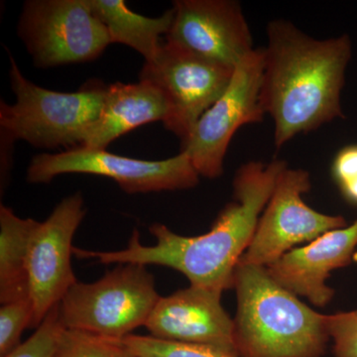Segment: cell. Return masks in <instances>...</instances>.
Returning a JSON list of instances; mask_svg holds the SVG:
<instances>
[{"mask_svg": "<svg viewBox=\"0 0 357 357\" xmlns=\"http://www.w3.org/2000/svg\"><path fill=\"white\" fill-rule=\"evenodd\" d=\"M311 187L307 171L288 167L282 171L239 262L268 267L298 244L347 227L344 217L319 213L305 203L303 195Z\"/></svg>", "mask_w": 357, "mask_h": 357, "instance_id": "30bf717a", "label": "cell"}, {"mask_svg": "<svg viewBox=\"0 0 357 357\" xmlns=\"http://www.w3.org/2000/svg\"><path fill=\"white\" fill-rule=\"evenodd\" d=\"M103 176L115 181L128 194L188 190L199 184L191 159L181 152L160 161H148L110 153L107 150L77 147L57 154H40L28 167L27 181L49 183L63 174Z\"/></svg>", "mask_w": 357, "mask_h": 357, "instance_id": "52a82bcc", "label": "cell"}, {"mask_svg": "<svg viewBox=\"0 0 357 357\" xmlns=\"http://www.w3.org/2000/svg\"><path fill=\"white\" fill-rule=\"evenodd\" d=\"M17 30L39 69L91 62L112 44L89 0L26 1Z\"/></svg>", "mask_w": 357, "mask_h": 357, "instance_id": "8992f818", "label": "cell"}, {"mask_svg": "<svg viewBox=\"0 0 357 357\" xmlns=\"http://www.w3.org/2000/svg\"><path fill=\"white\" fill-rule=\"evenodd\" d=\"M220 299V293L190 285L160 297L144 326L159 340L206 345L238 356L234 319Z\"/></svg>", "mask_w": 357, "mask_h": 357, "instance_id": "4fadbf2b", "label": "cell"}, {"mask_svg": "<svg viewBox=\"0 0 357 357\" xmlns=\"http://www.w3.org/2000/svg\"><path fill=\"white\" fill-rule=\"evenodd\" d=\"M326 328L335 357H357V309L326 314Z\"/></svg>", "mask_w": 357, "mask_h": 357, "instance_id": "7402d4cb", "label": "cell"}, {"mask_svg": "<svg viewBox=\"0 0 357 357\" xmlns=\"http://www.w3.org/2000/svg\"><path fill=\"white\" fill-rule=\"evenodd\" d=\"M264 50L255 49L234 68L229 86L201 117L181 152L199 176L220 177L230 141L241 126L260 123L266 114L260 102Z\"/></svg>", "mask_w": 357, "mask_h": 357, "instance_id": "9c48e42d", "label": "cell"}, {"mask_svg": "<svg viewBox=\"0 0 357 357\" xmlns=\"http://www.w3.org/2000/svg\"><path fill=\"white\" fill-rule=\"evenodd\" d=\"M39 222L20 218L11 208L0 206V302L28 299V256L30 241Z\"/></svg>", "mask_w": 357, "mask_h": 357, "instance_id": "e0dca14e", "label": "cell"}, {"mask_svg": "<svg viewBox=\"0 0 357 357\" xmlns=\"http://www.w3.org/2000/svg\"><path fill=\"white\" fill-rule=\"evenodd\" d=\"M166 42L236 68L253 49L252 35L238 2L177 0Z\"/></svg>", "mask_w": 357, "mask_h": 357, "instance_id": "7c38bea8", "label": "cell"}, {"mask_svg": "<svg viewBox=\"0 0 357 357\" xmlns=\"http://www.w3.org/2000/svg\"><path fill=\"white\" fill-rule=\"evenodd\" d=\"M10 58L14 105L0 103L1 141L23 140L37 148L81 147L102 112L107 86L91 82L75 93H59L33 84Z\"/></svg>", "mask_w": 357, "mask_h": 357, "instance_id": "277c9868", "label": "cell"}, {"mask_svg": "<svg viewBox=\"0 0 357 357\" xmlns=\"http://www.w3.org/2000/svg\"><path fill=\"white\" fill-rule=\"evenodd\" d=\"M33 306L30 298L7 303L0 307V356H6L20 345L23 331L31 326Z\"/></svg>", "mask_w": 357, "mask_h": 357, "instance_id": "44dd1931", "label": "cell"}, {"mask_svg": "<svg viewBox=\"0 0 357 357\" xmlns=\"http://www.w3.org/2000/svg\"><path fill=\"white\" fill-rule=\"evenodd\" d=\"M357 248V220L342 229L330 230L294 248L266 267L277 283L316 307H326L335 295L326 285L333 270L351 264Z\"/></svg>", "mask_w": 357, "mask_h": 357, "instance_id": "5bb4252c", "label": "cell"}, {"mask_svg": "<svg viewBox=\"0 0 357 357\" xmlns=\"http://www.w3.org/2000/svg\"><path fill=\"white\" fill-rule=\"evenodd\" d=\"M345 198L351 203L357 204V178L340 187Z\"/></svg>", "mask_w": 357, "mask_h": 357, "instance_id": "cb8c5ba5", "label": "cell"}, {"mask_svg": "<svg viewBox=\"0 0 357 357\" xmlns=\"http://www.w3.org/2000/svg\"><path fill=\"white\" fill-rule=\"evenodd\" d=\"M53 357H135L121 338L65 328Z\"/></svg>", "mask_w": 357, "mask_h": 357, "instance_id": "ac0fdd59", "label": "cell"}, {"mask_svg": "<svg viewBox=\"0 0 357 357\" xmlns=\"http://www.w3.org/2000/svg\"><path fill=\"white\" fill-rule=\"evenodd\" d=\"M267 39L260 102L280 149L298 134L344 117L340 95L351 42L347 35L314 39L282 20L268 23Z\"/></svg>", "mask_w": 357, "mask_h": 357, "instance_id": "7a4b0ae2", "label": "cell"}, {"mask_svg": "<svg viewBox=\"0 0 357 357\" xmlns=\"http://www.w3.org/2000/svg\"><path fill=\"white\" fill-rule=\"evenodd\" d=\"M65 328L58 305L49 312L31 337L3 357H53Z\"/></svg>", "mask_w": 357, "mask_h": 357, "instance_id": "ffe728a7", "label": "cell"}, {"mask_svg": "<svg viewBox=\"0 0 357 357\" xmlns=\"http://www.w3.org/2000/svg\"><path fill=\"white\" fill-rule=\"evenodd\" d=\"M91 11L109 32L110 42L130 47L145 62L153 60L162 47L160 36L168 33L173 9L157 18L133 13L123 0H89Z\"/></svg>", "mask_w": 357, "mask_h": 357, "instance_id": "2e32d148", "label": "cell"}, {"mask_svg": "<svg viewBox=\"0 0 357 357\" xmlns=\"http://www.w3.org/2000/svg\"><path fill=\"white\" fill-rule=\"evenodd\" d=\"M168 105L163 95L147 82L107 86L105 105L89 128L81 147L103 149L133 129L154 121L165 122Z\"/></svg>", "mask_w": 357, "mask_h": 357, "instance_id": "9a60e30c", "label": "cell"}, {"mask_svg": "<svg viewBox=\"0 0 357 357\" xmlns=\"http://www.w3.org/2000/svg\"><path fill=\"white\" fill-rule=\"evenodd\" d=\"M287 163L251 161L237 170L234 198L220 211L210 231L202 236H183L165 225L153 223L150 234L155 245H143L134 229L128 248L117 251L77 248L79 259H96L103 264L161 265L184 274L190 285L222 294L234 287V274L255 236L258 220L273 192L277 178Z\"/></svg>", "mask_w": 357, "mask_h": 357, "instance_id": "6da1fadb", "label": "cell"}, {"mask_svg": "<svg viewBox=\"0 0 357 357\" xmlns=\"http://www.w3.org/2000/svg\"><path fill=\"white\" fill-rule=\"evenodd\" d=\"M160 299L145 265L119 264L93 283L77 282L59 304L66 328L123 338L145 326Z\"/></svg>", "mask_w": 357, "mask_h": 357, "instance_id": "5b68a950", "label": "cell"}, {"mask_svg": "<svg viewBox=\"0 0 357 357\" xmlns=\"http://www.w3.org/2000/svg\"><path fill=\"white\" fill-rule=\"evenodd\" d=\"M123 344L135 357H238L206 345L159 340L151 335H126Z\"/></svg>", "mask_w": 357, "mask_h": 357, "instance_id": "d6986e66", "label": "cell"}, {"mask_svg": "<svg viewBox=\"0 0 357 357\" xmlns=\"http://www.w3.org/2000/svg\"><path fill=\"white\" fill-rule=\"evenodd\" d=\"M86 215L81 192L70 195L57 204L50 217L38 227L30 241L28 256L30 300L33 319L38 328L53 307L58 306L77 278L73 271L72 243Z\"/></svg>", "mask_w": 357, "mask_h": 357, "instance_id": "8fae6325", "label": "cell"}, {"mask_svg": "<svg viewBox=\"0 0 357 357\" xmlns=\"http://www.w3.org/2000/svg\"><path fill=\"white\" fill-rule=\"evenodd\" d=\"M234 72V68L165 42L156 57L143 65L139 81L151 84L165 98L169 114L164 126L184 143L229 86Z\"/></svg>", "mask_w": 357, "mask_h": 357, "instance_id": "ba28073f", "label": "cell"}, {"mask_svg": "<svg viewBox=\"0 0 357 357\" xmlns=\"http://www.w3.org/2000/svg\"><path fill=\"white\" fill-rule=\"evenodd\" d=\"M234 342L239 357H321L330 340L326 314L282 287L266 267L238 262Z\"/></svg>", "mask_w": 357, "mask_h": 357, "instance_id": "3957f363", "label": "cell"}, {"mask_svg": "<svg viewBox=\"0 0 357 357\" xmlns=\"http://www.w3.org/2000/svg\"><path fill=\"white\" fill-rule=\"evenodd\" d=\"M333 173L340 187L357 178V146H349L337 154Z\"/></svg>", "mask_w": 357, "mask_h": 357, "instance_id": "603a6c76", "label": "cell"}]
</instances>
